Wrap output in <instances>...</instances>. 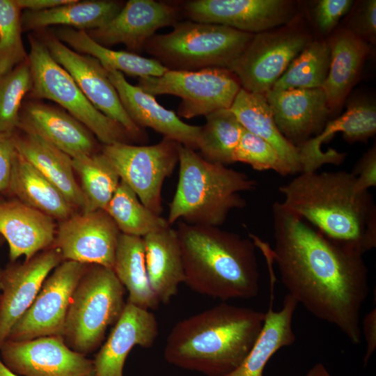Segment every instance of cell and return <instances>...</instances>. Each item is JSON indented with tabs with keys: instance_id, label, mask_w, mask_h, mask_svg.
<instances>
[{
	"instance_id": "d4e9b609",
	"label": "cell",
	"mask_w": 376,
	"mask_h": 376,
	"mask_svg": "<svg viewBox=\"0 0 376 376\" xmlns=\"http://www.w3.org/2000/svg\"><path fill=\"white\" fill-rule=\"evenodd\" d=\"M327 40L331 59L322 89L326 95L331 114L341 108L356 84L370 47L368 42L345 28L338 29Z\"/></svg>"
},
{
	"instance_id": "f5cc1de1",
	"label": "cell",
	"mask_w": 376,
	"mask_h": 376,
	"mask_svg": "<svg viewBox=\"0 0 376 376\" xmlns=\"http://www.w3.org/2000/svg\"><path fill=\"white\" fill-rule=\"evenodd\" d=\"M1 201V200H0Z\"/></svg>"
},
{
	"instance_id": "f6af8a7d",
	"label": "cell",
	"mask_w": 376,
	"mask_h": 376,
	"mask_svg": "<svg viewBox=\"0 0 376 376\" xmlns=\"http://www.w3.org/2000/svg\"><path fill=\"white\" fill-rule=\"evenodd\" d=\"M361 332L365 338L366 349L363 358L364 366L376 349V307L375 306L362 320Z\"/></svg>"
},
{
	"instance_id": "ba28073f",
	"label": "cell",
	"mask_w": 376,
	"mask_h": 376,
	"mask_svg": "<svg viewBox=\"0 0 376 376\" xmlns=\"http://www.w3.org/2000/svg\"><path fill=\"white\" fill-rule=\"evenodd\" d=\"M27 55L33 79L31 95L52 100L83 124L104 145L134 140L118 123L97 110L70 74L51 56L44 42L29 37Z\"/></svg>"
},
{
	"instance_id": "8fae6325",
	"label": "cell",
	"mask_w": 376,
	"mask_h": 376,
	"mask_svg": "<svg viewBox=\"0 0 376 376\" xmlns=\"http://www.w3.org/2000/svg\"><path fill=\"white\" fill-rule=\"evenodd\" d=\"M179 143L164 138L151 146L126 143L104 145L101 152L117 171L120 180L129 186L140 201L161 215L162 189L164 180L178 164Z\"/></svg>"
},
{
	"instance_id": "8d00e7d4",
	"label": "cell",
	"mask_w": 376,
	"mask_h": 376,
	"mask_svg": "<svg viewBox=\"0 0 376 376\" xmlns=\"http://www.w3.org/2000/svg\"><path fill=\"white\" fill-rule=\"evenodd\" d=\"M330 59L328 40H311L292 60L272 89L322 88L329 72Z\"/></svg>"
},
{
	"instance_id": "f35d334b",
	"label": "cell",
	"mask_w": 376,
	"mask_h": 376,
	"mask_svg": "<svg viewBox=\"0 0 376 376\" xmlns=\"http://www.w3.org/2000/svg\"><path fill=\"white\" fill-rule=\"evenodd\" d=\"M20 10L15 0H0V77L27 59Z\"/></svg>"
},
{
	"instance_id": "5b68a950",
	"label": "cell",
	"mask_w": 376,
	"mask_h": 376,
	"mask_svg": "<svg viewBox=\"0 0 376 376\" xmlns=\"http://www.w3.org/2000/svg\"><path fill=\"white\" fill-rule=\"evenodd\" d=\"M178 155V182L167 219L171 226L180 220L219 227L233 210L246 205L240 193L256 188L257 182L246 173L210 162L180 143Z\"/></svg>"
},
{
	"instance_id": "cb8c5ba5",
	"label": "cell",
	"mask_w": 376,
	"mask_h": 376,
	"mask_svg": "<svg viewBox=\"0 0 376 376\" xmlns=\"http://www.w3.org/2000/svg\"><path fill=\"white\" fill-rule=\"evenodd\" d=\"M56 229L54 219L19 200L0 201V235L8 244L10 262L52 246Z\"/></svg>"
},
{
	"instance_id": "7402d4cb",
	"label": "cell",
	"mask_w": 376,
	"mask_h": 376,
	"mask_svg": "<svg viewBox=\"0 0 376 376\" xmlns=\"http://www.w3.org/2000/svg\"><path fill=\"white\" fill-rule=\"evenodd\" d=\"M18 129L38 136L72 159L96 153L93 133L67 111L47 104H26L20 109Z\"/></svg>"
},
{
	"instance_id": "f1b7e54d",
	"label": "cell",
	"mask_w": 376,
	"mask_h": 376,
	"mask_svg": "<svg viewBox=\"0 0 376 376\" xmlns=\"http://www.w3.org/2000/svg\"><path fill=\"white\" fill-rule=\"evenodd\" d=\"M273 299L274 294H272L263 329L253 347L241 364L225 376H263L265 367L271 357L280 349L295 342L292 319L297 302L287 294L281 309L275 311Z\"/></svg>"
},
{
	"instance_id": "277c9868",
	"label": "cell",
	"mask_w": 376,
	"mask_h": 376,
	"mask_svg": "<svg viewBox=\"0 0 376 376\" xmlns=\"http://www.w3.org/2000/svg\"><path fill=\"white\" fill-rule=\"evenodd\" d=\"M177 226L185 283L191 290L223 301L258 295L256 246L251 238L219 227L182 221Z\"/></svg>"
},
{
	"instance_id": "9c48e42d",
	"label": "cell",
	"mask_w": 376,
	"mask_h": 376,
	"mask_svg": "<svg viewBox=\"0 0 376 376\" xmlns=\"http://www.w3.org/2000/svg\"><path fill=\"white\" fill-rule=\"evenodd\" d=\"M311 40V35L296 16L286 24L254 34L228 69L243 89L265 94Z\"/></svg>"
},
{
	"instance_id": "1f68e13d",
	"label": "cell",
	"mask_w": 376,
	"mask_h": 376,
	"mask_svg": "<svg viewBox=\"0 0 376 376\" xmlns=\"http://www.w3.org/2000/svg\"><path fill=\"white\" fill-rule=\"evenodd\" d=\"M60 41L79 53L97 58L108 71H118L139 78L159 77L168 70L155 58L125 51H116L93 40L84 30L61 27L53 33Z\"/></svg>"
},
{
	"instance_id": "484cf974",
	"label": "cell",
	"mask_w": 376,
	"mask_h": 376,
	"mask_svg": "<svg viewBox=\"0 0 376 376\" xmlns=\"http://www.w3.org/2000/svg\"><path fill=\"white\" fill-rule=\"evenodd\" d=\"M146 266L150 288L159 302L167 304L176 295L185 274L175 229L169 226L143 237Z\"/></svg>"
},
{
	"instance_id": "4dcf8cb0",
	"label": "cell",
	"mask_w": 376,
	"mask_h": 376,
	"mask_svg": "<svg viewBox=\"0 0 376 376\" xmlns=\"http://www.w3.org/2000/svg\"><path fill=\"white\" fill-rule=\"evenodd\" d=\"M8 194L59 221L68 219L76 211L61 192L18 152Z\"/></svg>"
},
{
	"instance_id": "836d02e7",
	"label": "cell",
	"mask_w": 376,
	"mask_h": 376,
	"mask_svg": "<svg viewBox=\"0 0 376 376\" xmlns=\"http://www.w3.org/2000/svg\"><path fill=\"white\" fill-rule=\"evenodd\" d=\"M72 166L85 199L82 212L105 210L120 181L114 167L101 151L73 158Z\"/></svg>"
},
{
	"instance_id": "f546056e",
	"label": "cell",
	"mask_w": 376,
	"mask_h": 376,
	"mask_svg": "<svg viewBox=\"0 0 376 376\" xmlns=\"http://www.w3.org/2000/svg\"><path fill=\"white\" fill-rule=\"evenodd\" d=\"M123 1L97 0L72 2L47 10H24L21 14L22 30L40 29L51 25H62L78 30L90 31L105 26L123 8Z\"/></svg>"
},
{
	"instance_id": "d590c367",
	"label": "cell",
	"mask_w": 376,
	"mask_h": 376,
	"mask_svg": "<svg viewBox=\"0 0 376 376\" xmlns=\"http://www.w3.org/2000/svg\"><path fill=\"white\" fill-rule=\"evenodd\" d=\"M105 211L113 219L120 233L125 235L143 237L171 226L167 219L147 208L122 180Z\"/></svg>"
},
{
	"instance_id": "83f0119b",
	"label": "cell",
	"mask_w": 376,
	"mask_h": 376,
	"mask_svg": "<svg viewBox=\"0 0 376 376\" xmlns=\"http://www.w3.org/2000/svg\"><path fill=\"white\" fill-rule=\"evenodd\" d=\"M230 109L245 130L263 139L275 149L288 175L303 172L299 149L279 130L265 94L241 88Z\"/></svg>"
},
{
	"instance_id": "7dc6e473",
	"label": "cell",
	"mask_w": 376,
	"mask_h": 376,
	"mask_svg": "<svg viewBox=\"0 0 376 376\" xmlns=\"http://www.w3.org/2000/svg\"><path fill=\"white\" fill-rule=\"evenodd\" d=\"M305 376H332L326 367L321 363L314 365Z\"/></svg>"
},
{
	"instance_id": "681fc988",
	"label": "cell",
	"mask_w": 376,
	"mask_h": 376,
	"mask_svg": "<svg viewBox=\"0 0 376 376\" xmlns=\"http://www.w3.org/2000/svg\"><path fill=\"white\" fill-rule=\"evenodd\" d=\"M3 242H4V239H3V237L0 235V247H1V245L3 244Z\"/></svg>"
},
{
	"instance_id": "ac0fdd59",
	"label": "cell",
	"mask_w": 376,
	"mask_h": 376,
	"mask_svg": "<svg viewBox=\"0 0 376 376\" xmlns=\"http://www.w3.org/2000/svg\"><path fill=\"white\" fill-rule=\"evenodd\" d=\"M180 12L177 3L130 0L105 26L86 33L105 47L123 44L130 51L138 52L158 29L178 22Z\"/></svg>"
},
{
	"instance_id": "4316f807",
	"label": "cell",
	"mask_w": 376,
	"mask_h": 376,
	"mask_svg": "<svg viewBox=\"0 0 376 376\" xmlns=\"http://www.w3.org/2000/svg\"><path fill=\"white\" fill-rule=\"evenodd\" d=\"M17 152L50 181L71 206L82 212L85 199L75 178L72 159L33 134L13 135Z\"/></svg>"
},
{
	"instance_id": "7bdbcfd3",
	"label": "cell",
	"mask_w": 376,
	"mask_h": 376,
	"mask_svg": "<svg viewBox=\"0 0 376 376\" xmlns=\"http://www.w3.org/2000/svg\"><path fill=\"white\" fill-rule=\"evenodd\" d=\"M13 134L0 132V194H8L15 159L17 154Z\"/></svg>"
},
{
	"instance_id": "7c38bea8",
	"label": "cell",
	"mask_w": 376,
	"mask_h": 376,
	"mask_svg": "<svg viewBox=\"0 0 376 376\" xmlns=\"http://www.w3.org/2000/svg\"><path fill=\"white\" fill-rule=\"evenodd\" d=\"M88 265L63 260L43 282L35 299L10 329L7 340L62 336L72 295Z\"/></svg>"
},
{
	"instance_id": "c3c4849f",
	"label": "cell",
	"mask_w": 376,
	"mask_h": 376,
	"mask_svg": "<svg viewBox=\"0 0 376 376\" xmlns=\"http://www.w3.org/2000/svg\"><path fill=\"white\" fill-rule=\"evenodd\" d=\"M0 376H18L9 368H8L3 363L0 358Z\"/></svg>"
},
{
	"instance_id": "74e56055",
	"label": "cell",
	"mask_w": 376,
	"mask_h": 376,
	"mask_svg": "<svg viewBox=\"0 0 376 376\" xmlns=\"http://www.w3.org/2000/svg\"><path fill=\"white\" fill-rule=\"evenodd\" d=\"M32 86L28 58L0 77V132L13 134L18 129L22 101Z\"/></svg>"
},
{
	"instance_id": "ab89813d",
	"label": "cell",
	"mask_w": 376,
	"mask_h": 376,
	"mask_svg": "<svg viewBox=\"0 0 376 376\" xmlns=\"http://www.w3.org/2000/svg\"><path fill=\"white\" fill-rule=\"evenodd\" d=\"M234 162L247 164L260 171L272 170L282 176L288 175L275 149L244 127L235 152Z\"/></svg>"
},
{
	"instance_id": "d6a6232c",
	"label": "cell",
	"mask_w": 376,
	"mask_h": 376,
	"mask_svg": "<svg viewBox=\"0 0 376 376\" xmlns=\"http://www.w3.org/2000/svg\"><path fill=\"white\" fill-rule=\"evenodd\" d=\"M113 270L128 291L127 302L146 310L158 307L148 277L143 237L120 234Z\"/></svg>"
},
{
	"instance_id": "d6986e66",
	"label": "cell",
	"mask_w": 376,
	"mask_h": 376,
	"mask_svg": "<svg viewBox=\"0 0 376 376\" xmlns=\"http://www.w3.org/2000/svg\"><path fill=\"white\" fill-rule=\"evenodd\" d=\"M265 96L279 130L297 147L319 135L329 121L331 113L322 88L271 89Z\"/></svg>"
},
{
	"instance_id": "ee69618b",
	"label": "cell",
	"mask_w": 376,
	"mask_h": 376,
	"mask_svg": "<svg viewBox=\"0 0 376 376\" xmlns=\"http://www.w3.org/2000/svg\"><path fill=\"white\" fill-rule=\"evenodd\" d=\"M351 173L356 177L355 187L358 191H368L376 186L375 144L358 160Z\"/></svg>"
},
{
	"instance_id": "5bb4252c",
	"label": "cell",
	"mask_w": 376,
	"mask_h": 376,
	"mask_svg": "<svg viewBox=\"0 0 376 376\" xmlns=\"http://www.w3.org/2000/svg\"><path fill=\"white\" fill-rule=\"evenodd\" d=\"M180 4L190 21L251 34L279 27L296 17L295 3L288 0H190Z\"/></svg>"
},
{
	"instance_id": "9a60e30c",
	"label": "cell",
	"mask_w": 376,
	"mask_h": 376,
	"mask_svg": "<svg viewBox=\"0 0 376 376\" xmlns=\"http://www.w3.org/2000/svg\"><path fill=\"white\" fill-rule=\"evenodd\" d=\"M0 358L18 376H88L94 374L93 361L71 350L62 336L26 340H6Z\"/></svg>"
},
{
	"instance_id": "30bf717a",
	"label": "cell",
	"mask_w": 376,
	"mask_h": 376,
	"mask_svg": "<svg viewBox=\"0 0 376 376\" xmlns=\"http://www.w3.org/2000/svg\"><path fill=\"white\" fill-rule=\"evenodd\" d=\"M137 86L153 96L179 97L182 100L177 115L188 119L230 109L242 88L237 77L224 68L168 70L159 77L139 78Z\"/></svg>"
},
{
	"instance_id": "bcb514c9",
	"label": "cell",
	"mask_w": 376,
	"mask_h": 376,
	"mask_svg": "<svg viewBox=\"0 0 376 376\" xmlns=\"http://www.w3.org/2000/svg\"><path fill=\"white\" fill-rule=\"evenodd\" d=\"M73 0H15L19 8L24 10L39 11L50 9L72 2Z\"/></svg>"
},
{
	"instance_id": "2e32d148",
	"label": "cell",
	"mask_w": 376,
	"mask_h": 376,
	"mask_svg": "<svg viewBox=\"0 0 376 376\" xmlns=\"http://www.w3.org/2000/svg\"><path fill=\"white\" fill-rule=\"evenodd\" d=\"M120 234L104 210L75 212L59 221L54 246L60 251L63 260L113 269Z\"/></svg>"
},
{
	"instance_id": "44dd1931",
	"label": "cell",
	"mask_w": 376,
	"mask_h": 376,
	"mask_svg": "<svg viewBox=\"0 0 376 376\" xmlns=\"http://www.w3.org/2000/svg\"><path fill=\"white\" fill-rule=\"evenodd\" d=\"M336 132H342L348 143L367 141L376 132V107L371 100L358 99L348 104L346 111L337 118L329 120L322 132L299 146L303 173L315 171L325 164H340L346 154L334 149L324 152L322 144Z\"/></svg>"
},
{
	"instance_id": "8992f818",
	"label": "cell",
	"mask_w": 376,
	"mask_h": 376,
	"mask_svg": "<svg viewBox=\"0 0 376 376\" xmlns=\"http://www.w3.org/2000/svg\"><path fill=\"white\" fill-rule=\"evenodd\" d=\"M173 31L154 35L143 49L168 70L229 68L254 34L215 24L178 22Z\"/></svg>"
},
{
	"instance_id": "60d3db41",
	"label": "cell",
	"mask_w": 376,
	"mask_h": 376,
	"mask_svg": "<svg viewBox=\"0 0 376 376\" xmlns=\"http://www.w3.org/2000/svg\"><path fill=\"white\" fill-rule=\"evenodd\" d=\"M347 25L344 27L366 42H375L376 1H361L352 7Z\"/></svg>"
},
{
	"instance_id": "e575fe53",
	"label": "cell",
	"mask_w": 376,
	"mask_h": 376,
	"mask_svg": "<svg viewBox=\"0 0 376 376\" xmlns=\"http://www.w3.org/2000/svg\"><path fill=\"white\" fill-rule=\"evenodd\" d=\"M205 118L198 142L201 156L210 162L224 166L235 163L234 155L243 127L230 109L215 111Z\"/></svg>"
},
{
	"instance_id": "6da1fadb",
	"label": "cell",
	"mask_w": 376,
	"mask_h": 376,
	"mask_svg": "<svg viewBox=\"0 0 376 376\" xmlns=\"http://www.w3.org/2000/svg\"><path fill=\"white\" fill-rule=\"evenodd\" d=\"M272 228L274 249L255 245L274 260L288 294L359 345L360 312L369 292L363 255L329 239L282 202L272 205Z\"/></svg>"
},
{
	"instance_id": "b9f144b4",
	"label": "cell",
	"mask_w": 376,
	"mask_h": 376,
	"mask_svg": "<svg viewBox=\"0 0 376 376\" xmlns=\"http://www.w3.org/2000/svg\"><path fill=\"white\" fill-rule=\"evenodd\" d=\"M350 0H320L313 10L315 24L322 34L329 33L340 19L349 13L353 6Z\"/></svg>"
},
{
	"instance_id": "3957f363",
	"label": "cell",
	"mask_w": 376,
	"mask_h": 376,
	"mask_svg": "<svg viewBox=\"0 0 376 376\" xmlns=\"http://www.w3.org/2000/svg\"><path fill=\"white\" fill-rule=\"evenodd\" d=\"M265 313L221 303L175 324L164 349L166 361L206 376L237 368L258 339Z\"/></svg>"
},
{
	"instance_id": "816d5d0a",
	"label": "cell",
	"mask_w": 376,
	"mask_h": 376,
	"mask_svg": "<svg viewBox=\"0 0 376 376\" xmlns=\"http://www.w3.org/2000/svg\"><path fill=\"white\" fill-rule=\"evenodd\" d=\"M88 376H95L94 374L93 375H88Z\"/></svg>"
},
{
	"instance_id": "603a6c76",
	"label": "cell",
	"mask_w": 376,
	"mask_h": 376,
	"mask_svg": "<svg viewBox=\"0 0 376 376\" xmlns=\"http://www.w3.org/2000/svg\"><path fill=\"white\" fill-rule=\"evenodd\" d=\"M158 335L155 315L126 302L107 340L93 361L95 376H123L125 360L135 345L150 347Z\"/></svg>"
},
{
	"instance_id": "f907efd6",
	"label": "cell",
	"mask_w": 376,
	"mask_h": 376,
	"mask_svg": "<svg viewBox=\"0 0 376 376\" xmlns=\"http://www.w3.org/2000/svg\"><path fill=\"white\" fill-rule=\"evenodd\" d=\"M1 271H2V269L0 267V276H1Z\"/></svg>"
},
{
	"instance_id": "4fadbf2b",
	"label": "cell",
	"mask_w": 376,
	"mask_h": 376,
	"mask_svg": "<svg viewBox=\"0 0 376 376\" xmlns=\"http://www.w3.org/2000/svg\"><path fill=\"white\" fill-rule=\"evenodd\" d=\"M52 58L72 77L91 103L101 113L121 125L136 141L147 139L125 111L108 71L100 61L79 54L60 41L54 34L42 40Z\"/></svg>"
},
{
	"instance_id": "7a4b0ae2",
	"label": "cell",
	"mask_w": 376,
	"mask_h": 376,
	"mask_svg": "<svg viewBox=\"0 0 376 376\" xmlns=\"http://www.w3.org/2000/svg\"><path fill=\"white\" fill-rule=\"evenodd\" d=\"M350 172L299 173L279 187L283 205L329 239L364 254L376 246V205Z\"/></svg>"
},
{
	"instance_id": "ffe728a7",
	"label": "cell",
	"mask_w": 376,
	"mask_h": 376,
	"mask_svg": "<svg viewBox=\"0 0 376 376\" xmlns=\"http://www.w3.org/2000/svg\"><path fill=\"white\" fill-rule=\"evenodd\" d=\"M108 72L125 111L139 127H150L164 138L194 150L198 149L201 126L183 122L173 111L158 103L155 96L130 84L122 72L114 70Z\"/></svg>"
},
{
	"instance_id": "52a82bcc",
	"label": "cell",
	"mask_w": 376,
	"mask_h": 376,
	"mask_svg": "<svg viewBox=\"0 0 376 376\" xmlns=\"http://www.w3.org/2000/svg\"><path fill=\"white\" fill-rule=\"evenodd\" d=\"M124 294L112 269L88 265L71 297L62 333L65 344L84 356L99 348L124 309Z\"/></svg>"
},
{
	"instance_id": "e0dca14e",
	"label": "cell",
	"mask_w": 376,
	"mask_h": 376,
	"mask_svg": "<svg viewBox=\"0 0 376 376\" xmlns=\"http://www.w3.org/2000/svg\"><path fill=\"white\" fill-rule=\"evenodd\" d=\"M63 261L54 245L22 263L10 262L0 276V347L29 308L49 273Z\"/></svg>"
}]
</instances>
